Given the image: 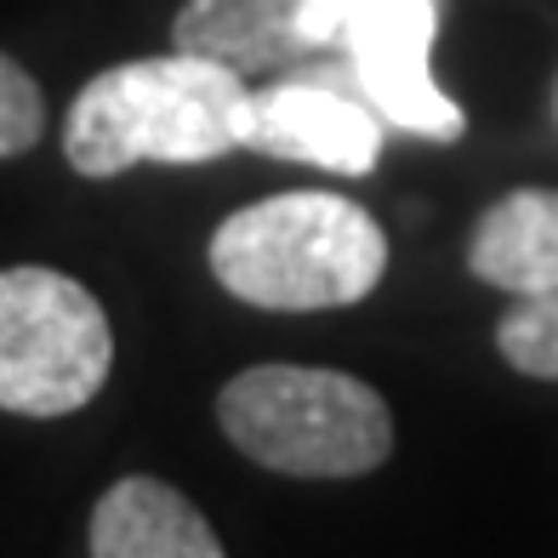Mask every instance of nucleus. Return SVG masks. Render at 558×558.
I'll return each instance as SVG.
<instances>
[{
    "instance_id": "nucleus-7",
    "label": "nucleus",
    "mask_w": 558,
    "mask_h": 558,
    "mask_svg": "<svg viewBox=\"0 0 558 558\" xmlns=\"http://www.w3.org/2000/svg\"><path fill=\"white\" fill-rule=\"evenodd\" d=\"M302 12L308 0H183V12L171 17V52L211 58L245 81L279 74L314 58Z\"/></svg>"
},
{
    "instance_id": "nucleus-3",
    "label": "nucleus",
    "mask_w": 558,
    "mask_h": 558,
    "mask_svg": "<svg viewBox=\"0 0 558 558\" xmlns=\"http://www.w3.org/2000/svg\"><path fill=\"white\" fill-rule=\"evenodd\" d=\"M217 422L268 473L360 478L393 450L388 399L325 365H251L217 393Z\"/></svg>"
},
{
    "instance_id": "nucleus-4",
    "label": "nucleus",
    "mask_w": 558,
    "mask_h": 558,
    "mask_svg": "<svg viewBox=\"0 0 558 558\" xmlns=\"http://www.w3.org/2000/svg\"><path fill=\"white\" fill-rule=\"evenodd\" d=\"M114 371L109 314L74 274L0 268V411L69 416Z\"/></svg>"
},
{
    "instance_id": "nucleus-8",
    "label": "nucleus",
    "mask_w": 558,
    "mask_h": 558,
    "mask_svg": "<svg viewBox=\"0 0 558 558\" xmlns=\"http://www.w3.org/2000/svg\"><path fill=\"white\" fill-rule=\"evenodd\" d=\"M92 558H228V553L183 490L137 473L97 496Z\"/></svg>"
},
{
    "instance_id": "nucleus-9",
    "label": "nucleus",
    "mask_w": 558,
    "mask_h": 558,
    "mask_svg": "<svg viewBox=\"0 0 558 558\" xmlns=\"http://www.w3.org/2000/svg\"><path fill=\"white\" fill-rule=\"evenodd\" d=\"M473 279L507 291L536 296L558 286V189H513L507 199L478 217L468 240Z\"/></svg>"
},
{
    "instance_id": "nucleus-11",
    "label": "nucleus",
    "mask_w": 558,
    "mask_h": 558,
    "mask_svg": "<svg viewBox=\"0 0 558 558\" xmlns=\"http://www.w3.org/2000/svg\"><path fill=\"white\" fill-rule=\"evenodd\" d=\"M46 137V97L35 74L0 52V160H17Z\"/></svg>"
},
{
    "instance_id": "nucleus-10",
    "label": "nucleus",
    "mask_w": 558,
    "mask_h": 558,
    "mask_svg": "<svg viewBox=\"0 0 558 558\" xmlns=\"http://www.w3.org/2000/svg\"><path fill=\"white\" fill-rule=\"evenodd\" d=\"M496 353L519 376H536V383H558V286L519 296L513 308L496 325Z\"/></svg>"
},
{
    "instance_id": "nucleus-6",
    "label": "nucleus",
    "mask_w": 558,
    "mask_h": 558,
    "mask_svg": "<svg viewBox=\"0 0 558 558\" xmlns=\"http://www.w3.org/2000/svg\"><path fill=\"white\" fill-rule=\"evenodd\" d=\"M383 114L365 104V92L337 74H291L263 92H251L245 109V148L296 166H319L337 177H365L383 160Z\"/></svg>"
},
{
    "instance_id": "nucleus-1",
    "label": "nucleus",
    "mask_w": 558,
    "mask_h": 558,
    "mask_svg": "<svg viewBox=\"0 0 558 558\" xmlns=\"http://www.w3.org/2000/svg\"><path fill=\"white\" fill-rule=\"evenodd\" d=\"M245 74L211 58L166 52L143 63L104 69L81 86L63 120L69 166L104 183L143 160L160 166H206L228 148H245Z\"/></svg>"
},
{
    "instance_id": "nucleus-2",
    "label": "nucleus",
    "mask_w": 558,
    "mask_h": 558,
    "mask_svg": "<svg viewBox=\"0 0 558 558\" xmlns=\"http://www.w3.org/2000/svg\"><path fill=\"white\" fill-rule=\"evenodd\" d=\"M211 274L245 308L268 314L353 308L383 286L388 234L353 199L325 189H296L217 222Z\"/></svg>"
},
{
    "instance_id": "nucleus-5",
    "label": "nucleus",
    "mask_w": 558,
    "mask_h": 558,
    "mask_svg": "<svg viewBox=\"0 0 558 558\" xmlns=\"http://www.w3.org/2000/svg\"><path fill=\"white\" fill-rule=\"evenodd\" d=\"M439 12H445V0H360L337 52L348 58L353 86L383 114V125L411 132V137L456 143L468 120L434 86V69H427Z\"/></svg>"
},
{
    "instance_id": "nucleus-12",
    "label": "nucleus",
    "mask_w": 558,
    "mask_h": 558,
    "mask_svg": "<svg viewBox=\"0 0 558 558\" xmlns=\"http://www.w3.org/2000/svg\"><path fill=\"white\" fill-rule=\"evenodd\" d=\"M353 7H360V0H308V12H302V17H308V40H314V52H331V46H342Z\"/></svg>"
}]
</instances>
